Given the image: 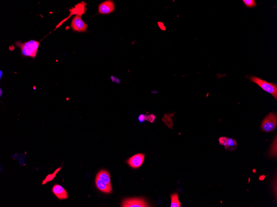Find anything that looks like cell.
Here are the masks:
<instances>
[{
	"mask_svg": "<svg viewBox=\"0 0 277 207\" xmlns=\"http://www.w3.org/2000/svg\"><path fill=\"white\" fill-rule=\"evenodd\" d=\"M152 93L157 94L158 93V92L157 91L155 90V91H154L152 92Z\"/></svg>",
	"mask_w": 277,
	"mask_h": 207,
	"instance_id": "obj_22",
	"label": "cell"
},
{
	"mask_svg": "<svg viewBox=\"0 0 277 207\" xmlns=\"http://www.w3.org/2000/svg\"><path fill=\"white\" fill-rule=\"evenodd\" d=\"M224 146L226 150L233 151L236 149L237 146V144L235 140L233 139L227 138L225 144Z\"/></svg>",
	"mask_w": 277,
	"mask_h": 207,
	"instance_id": "obj_11",
	"label": "cell"
},
{
	"mask_svg": "<svg viewBox=\"0 0 277 207\" xmlns=\"http://www.w3.org/2000/svg\"><path fill=\"white\" fill-rule=\"evenodd\" d=\"M251 82H254L259 85L263 90L273 95V97L277 98V86L276 84L270 83L259 78L256 76H251L249 77Z\"/></svg>",
	"mask_w": 277,
	"mask_h": 207,
	"instance_id": "obj_2",
	"label": "cell"
},
{
	"mask_svg": "<svg viewBox=\"0 0 277 207\" xmlns=\"http://www.w3.org/2000/svg\"><path fill=\"white\" fill-rule=\"evenodd\" d=\"M242 2L247 8H254L256 6V2L254 0H243Z\"/></svg>",
	"mask_w": 277,
	"mask_h": 207,
	"instance_id": "obj_16",
	"label": "cell"
},
{
	"mask_svg": "<svg viewBox=\"0 0 277 207\" xmlns=\"http://www.w3.org/2000/svg\"><path fill=\"white\" fill-rule=\"evenodd\" d=\"M52 191L60 200L66 199L68 198V194L67 190L63 189V187L59 184H55L53 187Z\"/></svg>",
	"mask_w": 277,
	"mask_h": 207,
	"instance_id": "obj_8",
	"label": "cell"
},
{
	"mask_svg": "<svg viewBox=\"0 0 277 207\" xmlns=\"http://www.w3.org/2000/svg\"><path fill=\"white\" fill-rule=\"evenodd\" d=\"M96 176L108 185L111 186L110 175L106 170H101L98 173Z\"/></svg>",
	"mask_w": 277,
	"mask_h": 207,
	"instance_id": "obj_10",
	"label": "cell"
},
{
	"mask_svg": "<svg viewBox=\"0 0 277 207\" xmlns=\"http://www.w3.org/2000/svg\"><path fill=\"white\" fill-rule=\"evenodd\" d=\"M40 42L35 40H30L21 43L16 42V45L21 49V54L23 56L35 58L37 54Z\"/></svg>",
	"mask_w": 277,
	"mask_h": 207,
	"instance_id": "obj_1",
	"label": "cell"
},
{
	"mask_svg": "<svg viewBox=\"0 0 277 207\" xmlns=\"http://www.w3.org/2000/svg\"><path fill=\"white\" fill-rule=\"evenodd\" d=\"M146 115L141 114L138 117V120L140 122H142L146 120Z\"/></svg>",
	"mask_w": 277,
	"mask_h": 207,
	"instance_id": "obj_19",
	"label": "cell"
},
{
	"mask_svg": "<svg viewBox=\"0 0 277 207\" xmlns=\"http://www.w3.org/2000/svg\"><path fill=\"white\" fill-rule=\"evenodd\" d=\"M265 177V176H260V178H259V179H260V180H264V179Z\"/></svg>",
	"mask_w": 277,
	"mask_h": 207,
	"instance_id": "obj_21",
	"label": "cell"
},
{
	"mask_svg": "<svg viewBox=\"0 0 277 207\" xmlns=\"http://www.w3.org/2000/svg\"><path fill=\"white\" fill-rule=\"evenodd\" d=\"M115 9V4L113 2L111 1H106L99 6L98 13L103 15L110 14L113 12Z\"/></svg>",
	"mask_w": 277,
	"mask_h": 207,
	"instance_id": "obj_7",
	"label": "cell"
},
{
	"mask_svg": "<svg viewBox=\"0 0 277 207\" xmlns=\"http://www.w3.org/2000/svg\"><path fill=\"white\" fill-rule=\"evenodd\" d=\"M144 157L145 155L143 153L137 154L129 158L127 161V163L132 168L137 169L143 164Z\"/></svg>",
	"mask_w": 277,
	"mask_h": 207,
	"instance_id": "obj_6",
	"label": "cell"
},
{
	"mask_svg": "<svg viewBox=\"0 0 277 207\" xmlns=\"http://www.w3.org/2000/svg\"><path fill=\"white\" fill-rule=\"evenodd\" d=\"M156 116L154 114H150L146 116V120L150 122L151 123H153L155 121Z\"/></svg>",
	"mask_w": 277,
	"mask_h": 207,
	"instance_id": "obj_17",
	"label": "cell"
},
{
	"mask_svg": "<svg viewBox=\"0 0 277 207\" xmlns=\"http://www.w3.org/2000/svg\"><path fill=\"white\" fill-rule=\"evenodd\" d=\"M277 153V137L276 136L275 139L274 141L270 150L269 155L272 157H276Z\"/></svg>",
	"mask_w": 277,
	"mask_h": 207,
	"instance_id": "obj_15",
	"label": "cell"
},
{
	"mask_svg": "<svg viewBox=\"0 0 277 207\" xmlns=\"http://www.w3.org/2000/svg\"><path fill=\"white\" fill-rule=\"evenodd\" d=\"M95 182L97 187L102 192L108 194L112 192V186L108 185L97 176H96L95 178Z\"/></svg>",
	"mask_w": 277,
	"mask_h": 207,
	"instance_id": "obj_9",
	"label": "cell"
},
{
	"mask_svg": "<svg viewBox=\"0 0 277 207\" xmlns=\"http://www.w3.org/2000/svg\"><path fill=\"white\" fill-rule=\"evenodd\" d=\"M122 207H150L145 199L141 198H126L122 201Z\"/></svg>",
	"mask_w": 277,
	"mask_h": 207,
	"instance_id": "obj_4",
	"label": "cell"
},
{
	"mask_svg": "<svg viewBox=\"0 0 277 207\" xmlns=\"http://www.w3.org/2000/svg\"><path fill=\"white\" fill-rule=\"evenodd\" d=\"M227 139V137H225V136H222V137L220 138L219 139V141L220 144L221 145L225 146V144Z\"/></svg>",
	"mask_w": 277,
	"mask_h": 207,
	"instance_id": "obj_18",
	"label": "cell"
},
{
	"mask_svg": "<svg viewBox=\"0 0 277 207\" xmlns=\"http://www.w3.org/2000/svg\"><path fill=\"white\" fill-rule=\"evenodd\" d=\"M162 120L164 124L168 128L172 129L173 128V123L172 117L169 114H165L162 118Z\"/></svg>",
	"mask_w": 277,
	"mask_h": 207,
	"instance_id": "obj_14",
	"label": "cell"
},
{
	"mask_svg": "<svg viewBox=\"0 0 277 207\" xmlns=\"http://www.w3.org/2000/svg\"><path fill=\"white\" fill-rule=\"evenodd\" d=\"M277 124V117L275 113H270L263 120L261 129L265 132H271L275 129Z\"/></svg>",
	"mask_w": 277,
	"mask_h": 207,
	"instance_id": "obj_3",
	"label": "cell"
},
{
	"mask_svg": "<svg viewBox=\"0 0 277 207\" xmlns=\"http://www.w3.org/2000/svg\"><path fill=\"white\" fill-rule=\"evenodd\" d=\"M158 26L160 27V29L163 31H165L166 30V28L165 26L164 25V24L163 22H158Z\"/></svg>",
	"mask_w": 277,
	"mask_h": 207,
	"instance_id": "obj_20",
	"label": "cell"
},
{
	"mask_svg": "<svg viewBox=\"0 0 277 207\" xmlns=\"http://www.w3.org/2000/svg\"><path fill=\"white\" fill-rule=\"evenodd\" d=\"M171 207H180L181 206V202L179 200V195L174 193L171 195Z\"/></svg>",
	"mask_w": 277,
	"mask_h": 207,
	"instance_id": "obj_12",
	"label": "cell"
},
{
	"mask_svg": "<svg viewBox=\"0 0 277 207\" xmlns=\"http://www.w3.org/2000/svg\"><path fill=\"white\" fill-rule=\"evenodd\" d=\"M71 27L74 31L85 32L87 30V25L81 18V15H77L72 21Z\"/></svg>",
	"mask_w": 277,
	"mask_h": 207,
	"instance_id": "obj_5",
	"label": "cell"
},
{
	"mask_svg": "<svg viewBox=\"0 0 277 207\" xmlns=\"http://www.w3.org/2000/svg\"><path fill=\"white\" fill-rule=\"evenodd\" d=\"M61 169H62V167H60V168H58L57 169H56V170H55V171L53 173L48 175V176H47L46 177L45 179L44 180L43 182H42V184L44 185V184H46L47 182H50V181L52 180L55 178V177H56V174L58 173V172L60 171Z\"/></svg>",
	"mask_w": 277,
	"mask_h": 207,
	"instance_id": "obj_13",
	"label": "cell"
},
{
	"mask_svg": "<svg viewBox=\"0 0 277 207\" xmlns=\"http://www.w3.org/2000/svg\"><path fill=\"white\" fill-rule=\"evenodd\" d=\"M2 89H1V93H0V94H1V96H2Z\"/></svg>",
	"mask_w": 277,
	"mask_h": 207,
	"instance_id": "obj_23",
	"label": "cell"
}]
</instances>
